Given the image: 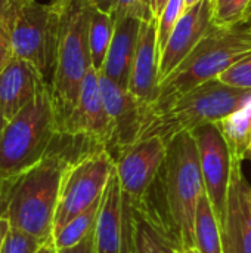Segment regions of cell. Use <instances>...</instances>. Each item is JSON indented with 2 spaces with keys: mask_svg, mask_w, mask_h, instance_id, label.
<instances>
[{
  "mask_svg": "<svg viewBox=\"0 0 251 253\" xmlns=\"http://www.w3.org/2000/svg\"><path fill=\"white\" fill-rule=\"evenodd\" d=\"M185 10H186L185 0H169L166 7L163 9L161 15L158 16V19H157V42H158L160 55L163 53L169 37L172 36L178 21L182 18Z\"/></svg>",
  "mask_w": 251,
  "mask_h": 253,
  "instance_id": "obj_23",
  "label": "cell"
},
{
  "mask_svg": "<svg viewBox=\"0 0 251 253\" xmlns=\"http://www.w3.org/2000/svg\"><path fill=\"white\" fill-rule=\"evenodd\" d=\"M157 184L182 248L195 249V213L198 200L206 190L197 144L191 132H180L167 142L166 160L157 176Z\"/></svg>",
  "mask_w": 251,
  "mask_h": 253,
  "instance_id": "obj_3",
  "label": "cell"
},
{
  "mask_svg": "<svg viewBox=\"0 0 251 253\" xmlns=\"http://www.w3.org/2000/svg\"><path fill=\"white\" fill-rule=\"evenodd\" d=\"M160 49L157 42V19L142 21L129 92L145 107H152L160 95Z\"/></svg>",
  "mask_w": 251,
  "mask_h": 253,
  "instance_id": "obj_15",
  "label": "cell"
},
{
  "mask_svg": "<svg viewBox=\"0 0 251 253\" xmlns=\"http://www.w3.org/2000/svg\"><path fill=\"white\" fill-rule=\"evenodd\" d=\"M15 12L10 10L9 13L0 16V74L4 71V68L10 64L13 59V46H12V27L15 19Z\"/></svg>",
  "mask_w": 251,
  "mask_h": 253,
  "instance_id": "obj_27",
  "label": "cell"
},
{
  "mask_svg": "<svg viewBox=\"0 0 251 253\" xmlns=\"http://www.w3.org/2000/svg\"><path fill=\"white\" fill-rule=\"evenodd\" d=\"M87 1H89L95 9L112 15L114 6H115V0H87Z\"/></svg>",
  "mask_w": 251,
  "mask_h": 253,
  "instance_id": "obj_31",
  "label": "cell"
},
{
  "mask_svg": "<svg viewBox=\"0 0 251 253\" xmlns=\"http://www.w3.org/2000/svg\"><path fill=\"white\" fill-rule=\"evenodd\" d=\"M56 253H96V236H95V230L86 239H83L80 243H77L74 246H70V248L56 249Z\"/></svg>",
  "mask_w": 251,
  "mask_h": 253,
  "instance_id": "obj_29",
  "label": "cell"
},
{
  "mask_svg": "<svg viewBox=\"0 0 251 253\" xmlns=\"http://www.w3.org/2000/svg\"><path fill=\"white\" fill-rule=\"evenodd\" d=\"M9 230H10V224H9L7 218H0V251H1V246L4 243V239H6Z\"/></svg>",
  "mask_w": 251,
  "mask_h": 253,
  "instance_id": "obj_33",
  "label": "cell"
},
{
  "mask_svg": "<svg viewBox=\"0 0 251 253\" xmlns=\"http://www.w3.org/2000/svg\"><path fill=\"white\" fill-rule=\"evenodd\" d=\"M217 80L234 87L251 89V59L240 62L232 68L226 70L217 77Z\"/></svg>",
  "mask_w": 251,
  "mask_h": 253,
  "instance_id": "obj_28",
  "label": "cell"
},
{
  "mask_svg": "<svg viewBox=\"0 0 251 253\" xmlns=\"http://www.w3.org/2000/svg\"><path fill=\"white\" fill-rule=\"evenodd\" d=\"M44 84L49 83L30 62L13 56L0 74V113L6 123L25 108Z\"/></svg>",
  "mask_w": 251,
  "mask_h": 253,
  "instance_id": "obj_16",
  "label": "cell"
},
{
  "mask_svg": "<svg viewBox=\"0 0 251 253\" xmlns=\"http://www.w3.org/2000/svg\"><path fill=\"white\" fill-rule=\"evenodd\" d=\"M90 10L92 4L87 0H70L61 12L55 68L49 84L59 130L74 111L83 80L92 68L89 49Z\"/></svg>",
  "mask_w": 251,
  "mask_h": 253,
  "instance_id": "obj_4",
  "label": "cell"
},
{
  "mask_svg": "<svg viewBox=\"0 0 251 253\" xmlns=\"http://www.w3.org/2000/svg\"><path fill=\"white\" fill-rule=\"evenodd\" d=\"M191 135L197 144L204 190L222 230L232 172V156L217 123L201 125L192 129Z\"/></svg>",
  "mask_w": 251,
  "mask_h": 253,
  "instance_id": "obj_9",
  "label": "cell"
},
{
  "mask_svg": "<svg viewBox=\"0 0 251 253\" xmlns=\"http://www.w3.org/2000/svg\"><path fill=\"white\" fill-rule=\"evenodd\" d=\"M200 1H203V0H185V6H186V9H189V7H192V6L198 4Z\"/></svg>",
  "mask_w": 251,
  "mask_h": 253,
  "instance_id": "obj_38",
  "label": "cell"
},
{
  "mask_svg": "<svg viewBox=\"0 0 251 253\" xmlns=\"http://www.w3.org/2000/svg\"><path fill=\"white\" fill-rule=\"evenodd\" d=\"M246 24H249L251 25V1L250 4H249V7H247V10H246V15H244V19H243Z\"/></svg>",
  "mask_w": 251,
  "mask_h": 253,
  "instance_id": "obj_37",
  "label": "cell"
},
{
  "mask_svg": "<svg viewBox=\"0 0 251 253\" xmlns=\"http://www.w3.org/2000/svg\"><path fill=\"white\" fill-rule=\"evenodd\" d=\"M112 18H136L139 21L151 19L154 18L152 0H115Z\"/></svg>",
  "mask_w": 251,
  "mask_h": 253,
  "instance_id": "obj_26",
  "label": "cell"
},
{
  "mask_svg": "<svg viewBox=\"0 0 251 253\" xmlns=\"http://www.w3.org/2000/svg\"><path fill=\"white\" fill-rule=\"evenodd\" d=\"M70 153L83 154V150L74 138L58 132L49 154L13 179L6 209L10 228L44 242L52 239L62 178L77 160Z\"/></svg>",
  "mask_w": 251,
  "mask_h": 253,
  "instance_id": "obj_1",
  "label": "cell"
},
{
  "mask_svg": "<svg viewBox=\"0 0 251 253\" xmlns=\"http://www.w3.org/2000/svg\"><path fill=\"white\" fill-rule=\"evenodd\" d=\"M114 21L115 28L112 42L109 44L101 73L123 89L129 90L142 21L136 18H120Z\"/></svg>",
  "mask_w": 251,
  "mask_h": 253,
  "instance_id": "obj_17",
  "label": "cell"
},
{
  "mask_svg": "<svg viewBox=\"0 0 251 253\" xmlns=\"http://www.w3.org/2000/svg\"><path fill=\"white\" fill-rule=\"evenodd\" d=\"M213 27L212 0H203L183 12L161 53L160 84L192 53Z\"/></svg>",
  "mask_w": 251,
  "mask_h": 253,
  "instance_id": "obj_14",
  "label": "cell"
},
{
  "mask_svg": "<svg viewBox=\"0 0 251 253\" xmlns=\"http://www.w3.org/2000/svg\"><path fill=\"white\" fill-rule=\"evenodd\" d=\"M59 132L50 86L44 84L37 96L3 129L0 136V176L16 178L43 160Z\"/></svg>",
  "mask_w": 251,
  "mask_h": 253,
  "instance_id": "obj_6",
  "label": "cell"
},
{
  "mask_svg": "<svg viewBox=\"0 0 251 253\" xmlns=\"http://www.w3.org/2000/svg\"><path fill=\"white\" fill-rule=\"evenodd\" d=\"M223 253H251V185L243 172V160L232 159L225 221Z\"/></svg>",
  "mask_w": 251,
  "mask_h": 253,
  "instance_id": "obj_13",
  "label": "cell"
},
{
  "mask_svg": "<svg viewBox=\"0 0 251 253\" xmlns=\"http://www.w3.org/2000/svg\"><path fill=\"white\" fill-rule=\"evenodd\" d=\"M43 243L44 240H40L21 230L10 228L4 239L0 253H37Z\"/></svg>",
  "mask_w": 251,
  "mask_h": 253,
  "instance_id": "obj_25",
  "label": "cell"
},
{
  "mask_svg": "<svg viewBox=\"0 0 251 253\" xmlns=\"http://www.w3.org/2000/svg\"><path fill=\"white\" fill-rule=\"evenodd\" d=\"M169 0H152V15L155 19H158V16L161 15L163 9L166 7Z\"/></svg>",
  "mask_w": 251,
  "mask_h": 253,
  "instance_id": "obj_34",
  "label": "cell"
},
{
  "mask_svg": "<svg viewBox=\"0 0 251 253\" xmlns=\"http://www.w3.org/2000/svg\"><path fill=\"white\" fill-rule=\"evenodd\" d=\"M195 251L198 253H223L222 230L216 218L213 206L204 193L197 206L195 227H194Z\"/></svg>",
  "mask_w": 251,
  "mask_h": 253,
  "instance_id": "obj_19",
  "label": "cell"
},
{
  "mask_svg": "<svg viewBox=\"0 0 251 253\" xmlns=\"http://www.w3.org/2000/svg\"><path fill=\"white\" fill-rule=\"evenodd\" d=\"M21 1H24V0H19V3H21Z\"/></svg>",
  "mask_w": 251,
  "mask_h": 253,
  "instance_id": "obj_42",
  "label": "cell"
},
{
  "mask_svg": "<svg viewBox=\"0 0 251 253\" xmlns=\"http://www.w3.org/2000/svg\"><path fill=\"white\" fill-rule=\"evenodd\" d=\"M232 159L244 160L251 139V101L217 123Z\"/></svg>",
  "mask_w": 251,
  "mask_h": 253,
  "instance_id": "obj_20",
  "label": "cell"
},
{
  "mask_svg": "<svg viewBox=\"0 0 251 253\" xmlns=\"http://www.w3.org/2000/svg\"><path fill=\"white\" fill-rule=\"evenodd\" d=\"M115 28V21L112 15L101 12L92 6L90 18H89V49L92 67L101 73L109 44L112 42Z\"/></svg>",
  "mask_w": 251,
  "mask_h": 253,
  "instance_id": "obj_21",
  "label": "cell"
},
{
  "mask_svg": "<svg viewBox=\"0 0 251 253\" xmlns=\"http://www.w3.org/2000/svg\"><path fill=\"white\" fill-rule=\"evenodd\" d=\"M176 253H198L195 249H183V251H179Z\"/></svg>",
  "mask_w": 251,
  "mask_h": 253,
  "instance_id": "obj_40",
  "label": "cell"
},
{
  "mask_svg": "<svg viewBox=\"0 0 251 253\" xmlns=\"http://www.w3.org/2000/svg\"><path fill=\"white\" fill-rule=\"evenodd\" d=\"M59 19L61 12L50 3L24 0L16 6L12 27L15 56L30 62L49 84L55 68Z\"/></svg>",
  "mask_w": 251,
  "mask_h": 253,
  "instance_id": "obj_7",
  "label": "cell"
},
{
  "mask_svg": "<svg viewBox=\"0 0 251 253\" xmlns=\"http://www.w3.org/2000/svg\"><path fill=\"white\" fill-rule=\"evenodd\" d=\"M247 59H251V25L241 21L232 27H213L192 53L161 82L158 99L145 111V119Z\"/></svg>",
  "mask_w": 251,
  "mask_h": 253,
  "instance_id": "obj_2",
  "label": "cell"
},
{
  "mask_svg": "<svg viewBox=\"0 0 251 253\" xmlns=\"http://www.w3.org/2000/svg\"><path fill=\"white\" fill-rule=\"evenodd\" d=\"M6 120L3 119V116H1V113H0V136H1V132H3V129L6 127Z\"/></svg>",
  "mask_w": 251,
  "mask_h": 253,
  "instance_id": "obj_39",
  "label": "cell"
},
{
  "mask_svg": "<svg viewBox=\"0 0 251 253\" xmlns=\"http://www.w3.org/2000/svg\"><path fill=\"white\" fill-rule=\"evenodd\" d=\"M99 86L107 114L112 126L111 156L135 144L141 138L145 120V107L127 90L99 73Z\"/></svg>",
  "mask_w": 251,
  "mask_h": 253,
  "instance_id": "obj_12",
  "label": "cell"
},
{
  "mask_svg": "<svg viewBox=\"0 0 251 253\" xmlns=\"http://www.w3.org/2000/svg\"><path fill=\"white\" fill-rule=\"evenodd\" d=\"M96 253H121L123 249V191L114 169L105 187L95 228Z\"/></svg>",
  "mask_w": 251,
  "mask_h": 253,
  "instance_id": "obj_18",
  "label": "cell"
},
{
  "mask_svg": "<svg viewBox=\"0 0 251 253\" xmlns=\"http://www.w3.org/2000/svg\"><path fill=\"white\" fill-rule=\"evenodd\" d=\"M15 178H1L0 176V218H6V209H7V200H9V193L12 188Z\"/></svg>",
  "mask_w": 251,
  "mask_h": 253,
  "instance_id": "obj_30",
  "label": "cell"
},
{
  "mask_svg": "<svg viewBox=\"0 0 251 253\" xmlns=\"http://www.w3.org/2000/svg\"><path fill=\"white\" fill-rule=\"evenodd\" d=\"M167 142L161 136L141 138L115 157L121 191L132 200L142 199L157 179L166 160Z\"/></svg>",
  "mask_w": 251,
  "mask_h": 253,
  "instance_id": "obj_10",
  "label": "cell"
},
{
  "mask_svg": "<svg viewBox=\"0 0 251 253\" xmlns=\"http://www.w3.org/2000/svg\"><path fill=\"white\" fill-rule=\"evenodd\" d=\"M101 200L96 202L95 205H92L89 209H86L80 215H77L75 218H72L61 230L53 233L52 239H53L56 249L74 246V245L80 243L83 239H86L95 230L96 222H98L99 209H101Z\"/></svg>",
  "mask_w": 251,
  "mask_h": 253,
  "instance_id": "obj_22",
  "label": "cell"
},
{
  "mask_svg": "<svg viewBox=\"0 0 251 253\" xmlns=\"http://www.w3.org/2000/svg\"><path fill=\"white\" fill-rule=\"evenodd\" d=\"M247 157H251V139H250V145H249V150H247Z\"/></svg>",
  "mask_w": 251,
  "mask_h": 253,
  "instance_id": "obj_41",
  "label": "cell"
},
{
  "mask_svg": "<svg viewBox=\"0 0 251 253\" xmlns=\"http://www.w3.org/2000/svg\"><path fill=\"white\" fill-rule=\"evenodd\" d=\"M19 0H0V16L9 13L18 6Z\"/></svg>",
  "mask_w": 251,
  "mask_h": 253,
  "instance_id": "obj_32",
  "label": "cell"
},
{
  "mask_svg": "<svg viewBox=\"0 0 251 253\" xmlns=\"http://www.w3.org/2000/svg\"><path fill=\"white\" fill-rule=\"evenodd\" d=\"M74 138L84 139L96 147L111 150L112 145V126L107 114L101 86H99V73L92 67L81 84L78 102L62 125L61 130Z\"/></svg>",
  "mask_w": 251,
  "mask_h": 253,
  "instance_id": "obj_11",
  "label": "cell"
},
{
  "mask_svg": "<svg viewBox=\"0 0 251 253\" xmlns=\"http://www.w3.org/2000/svg\"><path fill=\"white\" fill-rule=\"evenodd\" d=\"M37 253H56V248H55V243H53V239L44 242L41 245V248L37 251Z\"/></svg>",
  "mask_w": 251,
  "mask_h": 253,
  "instance_id": "obj_35",
  "label": "cell"
},
{
  "mask_svg": "<svg viewBox=\"0 0 251 253\" xmlns=\"http://www.w3.org/2000/svg\"><path fill=\"white\" fill-rule=\"evenodd\" d=\"M249 101L251 89L234 87L217 79L209 80L180 95L163 110L149 114L143 122L141 138L157 135L169 142L180 132H191L207 123H219Z\"/></svg>",
  "mask_w": 251,
  "mask_h": 253,
  "instance_id": "obj_5",
  "label": "cell"
},
{
  "mask_svg": "<svg viewBox=\"0 0 251 253\" xmlns=\"http://www.w3.org/2000/svg\"><path fill=\"white\" fill-rule=\"evenodd\" d=\"M114 169L115 160L107 148H95L68 165L61 184L53 233L102 199Z\"/></svg>",
  "mask_w": 251,
  "mask_h": 253,
  "instance_id": "obj_8",
  "label": "cell"
},
{
  "mask_svg": "<svg viewBox=\"0 0 251 253\" xmlns=\"http://www.w3.org/2000/svg\"><path fill=\"white\" fill-rule=\"evenodd\" d=\"M68 1H70V0H50V4H52L58 12H62Z\"/></svg>",
  "mask_w": 251,
  "mask_h": 253,
  "instance_id": "obj_36",
  "label": "cell"
},
{
  "mask_svg": "<svg viewBox=\"0 0 251 253\" xmlns=\"http://www.w3.org/2000/svg\"><path fill=\"white\" fill-rule=\"evenodd\" d=\"M215 27H232L244 19L251 0H212Z\"/></svg>",
  "mask_w": 251,
  "mask_h": 253,
  "instance_id": "obj_24",
  "label": "cell"
}]
</instances>
